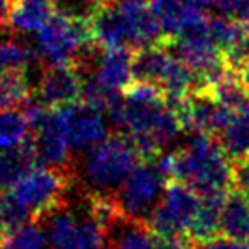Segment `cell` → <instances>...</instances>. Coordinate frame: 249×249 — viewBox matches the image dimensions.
<instances>
[{"instance_id":"1","label":"cell","mask_w":249,"mask_h":249,"mask_svg":"<svg viewBox=\"0 0 249 249\" xmlns=\"http://www.w3.org/2000/svg\"><path fill=\"white\" fill-rule=\"evenodd\" d=\"M166 179L179 181L200 196L232 190V160L217 137L195 133L183 149L157 159Z\"/></svg>"},{"instance_id":"2","label":"cell","mask_w":249,"mask_h":249,"mask_svg":"<svg viewBox=\"0 0 249 249\" xmlns=\"http://www.w3.org/2000/svg\"><path fill=\"white\" fill-rule=\"evenodd\" d=\"M140 162L137 150L123 133L109 135L86 152L82 176L89 193L114 195L132 169Z\"/></svg>"},{"instance_id":"3","label":"cell","mask_w":249,"mask_h":249,"mask_svg":"<svg viewBox=\"0 0 249 249\" xmlns=\"http://www.w3.org/2000/svg\"><path fill=\"white\" fill-rule=\"evenodd\" d=\"M90 43L89 19L60 11L38 29V56L45 65H73Z\"/></svg>"},{"instance_id":"4","label":"cell","mask_w":249,"mask_h":249,"mask_svg":"<svg viewBox=\"0 0 249 249\" xmlns=\"http://www.w3.org/2000/svg\"><path fill=\"white\" fill-rule=\"evenodd\" d=\"M73 184V171L35 166L11 186L9 193L29 212L33 222L41 220L65 205V191Z\"/></svg>"},{"instance_id":"5","label":"cell","mask_w":249,"mask_h":249,"mask_svg":"<svg viewBox=\"0 0 249 249\" xmlns=\"http://www.w3.org/2000/svg\"><path fill=\"white\" fill-rule=\"evenodd\" d=\"M166 176L156 160H140L121 186L114 191V201L121 213L137 220H145L159 205L166 190Z\"/></svg>"},{"instance_id":"6","label":"cell","mask_w":249,"mask_h":249,"mask_svg":"<svg viewBox=\"0 0 249 249\" xmlns=\"http://www.w3.org/2000/svg\"><path fill=\"white\" fill-rule=\"evenodd\" d=\"M200 207V195L179 181L169 179L159 205L147 218L154 235L186 234Z\"/></svg>"},{"instance_id":"7","label":"cell","mask_w":249,"mask_h":249,"mask_svg":"<svg viewBox=\"0 0 249 249\" xmlns=\"http://www.w3.org/2000/svg\"><path fill=\"white\" fill-rule=\"evenodd\" d=\"M55 109L72 150L87 152L109 137L104 111L84 101H75Z\"/></svg>"},{"instance_id":"8","label":"cell","mask_w":249,"mask_h":249,"mask_svg":"<svg viewBox=\"0 0 249 249\" xmlns=\"http://www.w3.org/2000/svg\"><path fill=\"white\" fill-rule=\"evenodd\" d=\"M84 75L75 65H45L36 86L39 103L60 107L80 101Z\"/></svg>"},{"instance_id":"9","label":"cell","mask_w":249,"mask_h":249,"mask_svg":"<svg viewBox=\"0 0 249 249\" xmlns=\"http://www.w3.org/2000/svg\"><path fill=\"white\" fill-rule=\"evenodd\" d=\"M164 39L179 36L184 29L207 18V11L215 7V0H150Z\"/></svg>"},{"instance_id":"10","label":"cell","mask_w":249,"mask_h":249,"mask_svg":"<svg viewBox=\"0 0 249 249\" xmlns=\"http://www.w3.org/2000/svg\"><path fill=\"white\" fill-rule=\"evenodd\" d=\"M132 58L133 50L128 48L101 50L92 77L111 92H123L133 82Z\"/></svg>"},{"instance_id":"11","label":"cell","mask_w":249,"mask_h":249,"mask_svg":"<svg viewBox=\"0 0 249 249\" xmlns=\"http://www.w3.org/2000/svg\"><path fill=\"white\" fill-rule=\"evenodd\" d=\"M106 234V249H154V234L145 220L121 215Z\"/></svg>"},{"instance_id":"12","label":"cell","mask_w":249,"mask_h":249,"mask_svg":"<svg viewBox=\"0 0 249 249\" xmlns=\"http://www.w3.org/2000/svg\"><path fill=\"white\" fill-rule=\"evenodd\" d=\"M227 193L229 191H218L200 196V207L186 231L193 242L207 241L220 232V213Z\"/></svg>"},{"instance_id":"13","label":"cell","mask_w":249,"mask_h":249,"mask_svg":"<svg viewBox=\"0 0 249 249\" xmlns=\"http://www.w3.org/2000/svg\"><path fill=\"white\" fill-rule=\"evenodd\" d=\"M220 234L249 242V198L237 190L225 196L220 213Z\"/></svg>"},{"instance_id":"14","label":"cell","mask_w":249,"mask_h":249,"mask_svg":"<svg viewBox=\"0 0 249 249\" xmlns=\"http://www.w3.org/2000/svg\"><path fill=\"white\" fill-rule=\"evenodd\" d=\"M38 166L31 137L14 149L0 147V188H11L22 174Z\"/></svg>"},{"instance_id":"15","label":"cell","mask_w":249,"mask_h":249,"mask_svg":"<svg viewBox=\"0 0 249 249\" xmlns=\"http://www.w3.org/2000/svg\"><path fill=\"white\" fill-rule=\"evenodd\" d=\"M55 0H16L9 28L18 33H35L55 14Z\"/></svg>"},{"instance_id":"16","label":"cell","mask_w":249,"mask_h":249,"mask_svg":"<svg viewBox=\"0 0 249 249\" xmlns=\"http://www.w3.org/2000/svg\"><path fill=\"white\" fill-rule=\"evenodd\" d=\"M48 218V237L52 249H75L79 235V218L67 208V203L53 210Z\"/></svg>"},{"instance_id":"17","label":"cell","mask_w":249,"mask_h":249,"mask_svg":"<svg viewBox=\"0 0 249 249\" xmlns=\"http://www.w3.org/2000/svg\"><path fill=\"white\" fill-rule=\"evenodd\" d=\"M224 152L229 159L234 160L249 157V116L235 113L224 130L217 135Z\"/></svg>"},{"instance_id":"18","label":"cell","mask_w":249,"mask_h":249,"mask_svg":"<svg viewBox=\"0 0 249 249\" xmlns=\"http://www.w3.org/2000/svg\"><path fill=\"white\" fill-rule=\"evenodd\" d=\"M31 103L26 72H0V109H22Z\"/></svg>"},{"instance_id":"19","label":"cell","mask_w":249,"mask_h":249,"mask_svg":"<svg viewBox=\"0 0 249 249\" xmlns=\"http://www.w3.org/2000/svg\"><path fill=\"white\" fill-rule=\"evenodd\" d=\"M29 123L22 109H0V147L14 149L29 137Z\"/></svg>"},{"instance_id":"20","label":"cell","mask_w":249,"mask_h":249,"mask_svg":"<svg viewBox=\"0 0 249 249\" xmlns=\"http://www.w3.org/2000/svg\"><path fill=\"white\" fill-rule=\"evenodd\" d=\"M46 234L36 222H29L0 235V249H45Z\"/></svg>"},{"instance_id":"21","label":"cell","mask_w":249,"mask_h":249,"mask_svg":"<svg viewBox=\"0 0 249 249\" xmlns=\"http://www.w3.org/2000/svg\"><path fill=\"white\" fill-rule=\"evenodd\" d=\"M36 60V55L28 45L18 39L0 41V72H26Z\"/></svg>"},{"instance_id":"22","label":"cell","mask_w":249,"mask_h":249,"mask_svg":"<svg viewBox=\"0 0 249 249\" xmlns=\"http://www.w3.org/2000/svg\"><path fill=\"white\" fill-rule=\"evenodd\" d=\"M107 234L106 229L87 212V215L79 220V235L75 249H106Z\"/></svg>"},{"instance_id":"23","label":"cell","mask_w":249,"mask_h":249,"mask_svg":"<svg viewBox=\"0 0 249 249\" xmlns=\"http://www.w3.org/2000/svg\"><path fill=\"white\" fill-rule=\"evenodd\" d=\"M215 7L222 16L249 24V0H215Z\"/></svg>"},{"instance_id":"24","label":"cell","mask_w":249,"mask_h":249,"mask_svg":"<svg viewBox=\"0 0 249 249\" xmlns=\"http://www.w3.org/2000/svg\"><path fill=\"white\" fill-rule=\"evenodd\" d=\"M232 190L249 198V157L232 162Z\"/></svg>"},{"instance_id":"25","label":"cell","mask_w":249,"mask_h":249,"mask_svg":"<svg viewBox=\"0 0 249 249\" xmlns=\"http://www.w3.org/2000/svg\"><path fill=\"white\" fill-rule=\"evenodd\" d=\"M196 249H249V242L237 241V239L227 237V235H213L207 241L195 242Z\"/></svg>"},{"instance_id":"26","label":"cell","mask_w":249,"mask_h":249,"mask_svg":"<svg viewBox=\"0 0 249 249\" xmlns=\"http://www.w3.org/2000/svg\"><path fill=\"white\" fill-rule=\"evenodd\" d=\"M16 0H0V29L9 28L12 11H14Z\"/></svg>"},{"instance_id":"27","label":"cell","mask_w":249,"mask_h":249,"mask_svg":"<svg viewBox=\"0 0 249 249\" xmlns=\"http://www.w3.org/2000/svg\"><path fill=\"white\" fill-rule=\"evenodd\" d=\"M237 75H239V80H241L242 87H244L246 94L249 96V65L242 67V69L237 72Z\"/></svg>"},{"instance_id":"28","label":"cell","mask_w":249,"mask_h":249,"mask_svg":"<svg viewBox=\"0 0 249 249\" xmlns=\"http://www.w3.org/2000/svg\"><path fill=\"white\" fill-rule=\"evenodd\" d=\"M2 198H4V193L0 191V208H2Z\"/></svg>"}]
</instances>
